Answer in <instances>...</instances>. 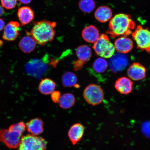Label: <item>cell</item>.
<instances>
[{
	"label": "cell",
	"mask_w": 150,
	"mask_h": 150,
	"mask_svg": "<svg viewBox=\"0 0 150 150\" xmlns=\"http://www.w3.org/2000/svg\"><path fill=\"white\" fill-rule=\"evenodd\" d=\"M56 25V22L46 20L35 22L30 33L28 32L27 34L31 35L38 44L44 45L53 40Z\"/></svg>",
	"instance_id": "1"
},
{
	"label": "cell",
	"mask_w": 150,
	"mask_h": 150,
	"mask_svg": "<svg viewBox=\"0 0 150 150\" xmlns=\"http://www.w3.org/2000/svg\"><path fill=\"white\" fill-rule=\"evenodd\" d=\"M135 27V23L129 15L119 14L110 20L107 33L113 38L130 35Z\"/></svg>",
	"instance_id": "2"
},
{
	"label": "cell",
	"mask_w": 150,
	"mask_h": 150,
	"mask_svg": "<svg viewBox=\"0 0 150 150\" xmlns=\"http://www.w3.org/2000/svg\"><path fill=\"white\" fill-rule=\"evenodd\" d=\"M26 128L23 122H20L10 125L8 129L0 130V141L7 147L15 149L19 146Z\"/></svg>",
	"instance_id": "3"
},
{
	"label": "cell",
	"mask_w": 150,
	"mask_h": 150,
	"mask_svg": "<svg viewBox=\"0 0 150 150\" xmlns=\"http://www.w3.org/2000/svg\"><path fill=\"white\" fill-rule=\"evenodd\" d=\"M93 48L97 55L106 59L111 57L115 50L114 45L105 34L100 35L94 44Z\"/></svg>",
	"instance_id": "4"
},
{
	"label": "cell",
	"mask_w": 150,
	"mask_h": 150,
	"mask_svg": "<svg viewBox=\"0 0 150 150\" xmlns=\"http://www.w3.org/2000/svg\"><path fill=\"white\" fill-rule=\"evenodd\" d=\"M47 143L42 137L28 134L22 136L18 150H45Z\"/></svg>",
	"instance_id": "5"
},
{
	"label": "cell",
	"mask_w": 150,
	"mask_h": 150,
	"mask_svg": "<svg viewBox=\"0 0 150 150\" xmlns=\"http://www.w3.org/2000/svg\"><path fill=\"white\" fill-rule=\"evenodd\" d=\"M83 96L88 104L93 106L101 104L104 98V91L97 84H91L84 89Z\"/></svg>",
	"instance_id": "6"
},
{
	"label": "cell",
	"mask_w": 150,
	"mask_h": 150,
	"mask_svg": "<svg viewBox=\"0 0 150 150\" xmlns=\"http://www.w3.org/2000/svg\"><path fill=\"white\" fill-rule=\"evenodd\" d=\"M132 36L139 48L150 53V31L148 29L139 25Z\"/></svg>",
	"instance_id": "7"
},
{
	"label": "cell",
	"mask_w": 150,
	"mask_h": 150,
	"mask_svg": "<svg viewBox=\"0 0 150 150\" xmlns=\"http://www.w3.org/2000/svg\"><path fill=\"white\" fill-rule=\"evenodd\" d=\"M129 64L127 56L124 54L116 53L110 57L109 62L110 70L117 73L121 72L126 68Z\"/></svg>",
	"instance_id": "8"
},
{
	"label": "cell",
	"mask_w": 150,
	"mask_h": 150,
	"mask_svg": "<svg viewBox=\"0 0 150 150\" xmlns=\"http://www.w3.org/2000/svg\"><path fill=\"white\" fill-rule=\"evenodd\" d=\"M20 24L18 22L12 21L6 25L4 30L3 38L8 41L16 40L19 35Z\"/></svg>",
	"instance_id": "9"
},
{
	"label": "cell",
	"mask_w": 150,
	"mask_h": 150,
	"mask_svg": "<svg viewBox=\"0 0 150 150\" xmlns=\"http://www.w3.org/2000/svg\"><path fill=\"white\" fill-rule=\"evenodd\" d=\"M85 127L80 123L74 124L71 126L68 132V136L73 145H75L83 137Z\"/></svg>",
	"instance_id": "10"
},
{
	"label": "cell",
	"mask_w": 150,
	"mask_h": 150,
	"mask_svg": "<svg viewBox=\"0 0 150 150\" xmlns=\"http://www.w3.org/2000/svg\"><path fill=\"white\" fill-rule=\"evenodd\" d=\"M127 74L131 79L134 81H139L145 78L146 70L145 67L140 64L134 63L129 67Z\"/></svg>",
	"instance_id": "11"
},
{
	"label": "cell",
	"mask_w": 150,
	"mask_h": 150,
	"mask_svg": "<svg viewBox=\"0 0 150 150\" xmlns=\"http://www.w3.org/2000/svg\"><path fill=\"white\" fill-rule=\"evenodd\" d=\"M114 46L115 50L119 53L125 54L128 53L132 50L133 42L128 38L122 37L115 41Z\"/></svg>",
	"instance_id": "12"
},
{
	"label": "cell",
	"mask_w": 150,
	"mask_h": 150,
	"mask_svg": "<svg viewBox=\"0 0 150 150\" xmlns=\"http://www.w3.org/2000/svg\"><path fill=\"white\" fill-rule=\"evenodd\" d=\"M26 128L30 134L38 136L44 131V122L40 118H34L26 123Z\"/></svg>",
	"instance_id": "13"
},
{
	"label": "cell",
	"mask_w": 150,
	"mask_h": 150,
	"mask_svg": "<svg viewBox=\"0 0 150 150\" xmlns=\"http://www.w3.org/2000/svg\"><path fill=\"white\" fill-rule=\"evenodd\" d=\"M18 16L22 26L29 24L33 20L34 13L31 8L28 6H23L19 8Z\"/></svg>",
	"instance_id": "14"
},
{
	"label": "cell",
	"mask_w": 150,
	"mask_h": 150,
	"mask_svg": "<svg viewBox=\"0 0 150 150\" xmlns=\"http://www.w3.org/2000/svg\"><path fill=\"white\" fill-rule=\"evenodd\" d=\"M133 82L129 79L122 77L116 81L115 87L122 94L127 95L132 91Z\"/></svg>",
	"instance_id": "15"
},
{
	"label": "cell",
	"mask_w": 150,
	"mask_h": 150,
	"mask_svg": "<svg viewBox=\"0 0 150 150\" xmlns=\"http://www.w3.org/2000/svg\"><path fill=\"white\" fill-rule=\"evenodd\" d=\"M82 35L84 40L89 43H95L100 36L98 29L93 25L84 28L82 30Z\"/></svg>",
	"instance_id": "16"
},
{
	"label": "cell",
	"mask_w": 150,
	"mask_h": 150,
	"mask_svg": "<svg viewBox=\"0 0 150 150\" xmlns=\"http://www.w3.org/2000/svg\"><path fill=\"white\" fill-rule=\"evenodd\" d=\"M36 46V42L33 38L29 35L22 38L18 44L20 49L25 53H30L33 51Z\"/></svg>",
	"instance_id": "17"
},
{
	"label": "cell",
	"mask_w": 150,
	"mask_h": 150,
	"mask_svg": "<svg viewBox=\"0 0 150 150\" xmlns=\"http://www.w3.org/2000/svg\"><path fill=\"white\" fill-rule=\"evenodd\" d=\"M111 9L108 6H101L96 11L95 17L97 21L101 23H105L108 21L112 17Z\"/></svg>",
	"instance_id": "18"
},
{
	"label": "cell",
	"mask_w": 150,
	"mask_h": 150,
	"mask_svg": "<svg viewBox=\"0 0 150 150\" xmlns=\"http://www.w3.org/2000/svg\"><path fill=\"white\" fill-rule=\"evenodd\" d=\"M56 87V84L53 80L49 78L42 79L39 83V90L43 94L48 95L52 94Z\"/></svg>",
	"instance_id": "19"
},
{
	"label": "cell",
	"mask_w": 150,
	"mask_h": 150,
	"mask_svg": "<svg viewBox=\"0 0 150 150\" xmlns=\"http://www.w3.org/2000/svg\"><path fill=\"white\" fill-rule=\"evenodd\" d=\"M76 54L78 60L85 64L91 59L92 52L89 47L82 45L76 49Z\"/></svg>",
	"instance_id": "20"
},
{
	"label": "cell",
	"mask_w": 150,
	"mask_h": 150,
	"mask_svg": "<svg viewBox=\"0 0 150 150\" xmlns=\"http://www.w3.org/2000/svg\"><path fill=\"white\" fill-rule=\"evenodd\" d=\"M61 80L62 83L64 87L78 88L79 87L77 84V78L74 73L71 72L65 73L62 76Z\"/></svg>",
	"instance_id": "21"
},
{
	"label": "cell",
	"mask_w": 150,
	"mask_h": 150,
	"mask_svg": "<svg viewBox=\"0 0 150 150\" xmlns=\"http://www.w3.org/2000/svg\"><path fill=\"white\" fill-rule=\"evenodd\" d=\"M75 102L76 99L74 95L67 93L61 96L58 103L61 108L67 109L74 106Z\"/></svg>",
	"instance_id": "22"
},
{
	"label": "cell",
	"mask_w": 150,
	"mask_h": 150,
	"mask_svg": "<svg viewBox=\"0 0 150 150\" xmlns=\"http://www.w3.org/2000/svg\"><path fill=\"white\" fill-rule=\"evenodd\" d=\"M108 66L107 61L102 58L95 60L93 65V68L95 72L102 74L105 72Z\"/></svg>",
	"instance_id": "23"
},
{
	"label": "cell",
	"mask_w": 150,
	"mask_h": 150,
	"mask_svg": "<svg viewBox=\"0 0 150 150\" xmlns=\"http://www.w3.org/2000/svg\"><path fill=\"white\" fill-rule=\"evenodd\" d=\"M79 6L82 12L89 13L94 9L95 3L94 0H80L79 3Z\"/></svg>",
	"instance_id": "24"
},
{
	"label": "cell",
	"mask_w": 150,
	"mask_h": 150,
	"mask_svg": "<svg viewBox=\"0 0 150 150\" xmlns=\"http://www.w3.org/2000/svg\"><path fill=\"white\" fill-rule=\"evenodd\" d=\"M2 6L7 9H13L16 6L17 0H1Z\"/></svg>",
	"instance_id": "25"
},
{
	"label": "cell",
	"mask_w": 150,
	"mask_h": 150,
	"mask_svg": "<svg viewBox=\"0 0 150 150\" xmlns=\"http://www.w3.org/2000/svg\"><path fill=\"white\" fill-rule=\"evenodd\" d=\"M141 131L144 135L150 138V121H146L142 123Z\"/></svg>",
	"instance_id": "26"
},
{
	"label": "cell",
	"mask_w": 150,
	"mask_h": 150,
	"mask_svg": "<svg viewBox=\"0 0 150 150\" xmlns=\"http://www.w3.org/2000/svg\"><path fill=\"white\" fill-rule=\"evenodd\" d=\"M61 93L59 91H54L51 94V98L53 102L55 103H59L61 97Z\"/></svg>",
	"instance_id": "27"
},
{
	"label": "cell",
	"mask_w": 150,
	"mask_h": 150,
	"mask_svg": "<svg viewBox=\"0 0 150 150\" xmlns=\"http://www.w3.org/2000/svg\"><path fill=\"white\" fill-rule=\"evenodd\" d=\"M84 64L85 63L79 60H77L74 61L73 63L74 70L75 71H78L81 70Z\"/></svg>",
	"instance_id": "28"
},
{
	"label": "cell",
	"mask_w": 150,
	"mask_h": 150,
	"mask_svg": "<svg viewBox=\"0 0 150 150\" xmlns=\"http://www.w3.org/2000/svg\"><path fill=\"white\" fill-rule=\"evenodd\" d=\"M5 22L2 19L0 18V31L2 30L5 27Z\"/></svg>",
	"instance_id": "29"
},
{
	"label": "cell",
	"mask_w": 150,
	"mask_h": 150,
	"mask_svg": "<svg viewBox=\"0 0 150 150\" xmlns=\"http://www.w3.org/2000/svg\"><path fill=\"white\" fill-rule=\"evenodd\" d=\"M18 1L21 3L24 4H28L31 2L32 0H18Z\"/></svg>",
	"instance_id": "30"
},
{
	"label": "cell",
	"mask_w": 150,
	"mask_h": 150,
	"mask_svg": "<svg viewBox=\"0 0 150 150\" xmlns=\"http://www.w3.org/2000/svg\"><path fill=\"white\" fill-rule=\"evenodd\" d=\"M5 14V11L3 7L0 5V16H3Z\"/></svg>",
	"instance_id": "31"
}]
</instances>
